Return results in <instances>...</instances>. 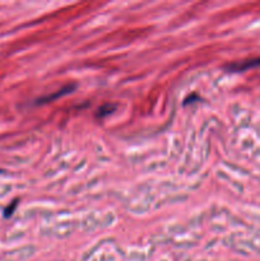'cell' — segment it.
<instances>
[{"label":"cell","mask_w":260,"mask_h":261,"mask_svg":"<svg viewBox=\"0 0 260 261\" xmlns=\"http://www.w3.org/2000/svg\"><path fill=\"white\" fill-rule=\"evenodd\" d=\"M260 66V56L259 58H254V59H249V60H244V61H239V63L231 64V65L227 66L229 71H244L247 70V69H252V68H257Z\"/></svg>","instance_id":"1"},{"label":"cell","mask_w":260,"mask_h":261,"mask_svg":"<svg viewBox=\"0 0 260 261\" xmlns=\"http://www.w3.org/2000/svg\"><path fill=\"white\" fill-rule=\"evenodd\" d=\"M71 88H73V87H70V86L65 87V88L61 89L60 93L53 94V96H47V97H45V98L40 99V101H41V102H48V101H51V99H54V98H58V97H60V96H63V94H66V93H68V92H70Z\"/></svg>","instance_id":"3"},{"label":"cell","mask_w":260,"mask_h":261,"mask_svg":"<svg viewBox=\"0 0 260 261\" xmlns=\"http://www.w3.org/2000/svg\"><path fill=\"white\" fill-rule=\"evenodd\" d=\"M0 172H2V171H0Z\"/></svg>","instance_id":"5"},{"label":"cell","mask_w":260,"mask_h":261,"mask_svg":"<svg viewBox=\"0 0 260 261\" xmlns=\"http://www.w3.org/2000/svg\"><path fill=\"white\" fill-rule=\"evenodd\" d=\"M15 206H17V200L13 201V203L10 204V205L8 206L7 209H5V211H4V216L5 217H10V216H12L13 212H14V209H15Z\"/></svg>","instance_id":"4"},{"label":"cell","mask_w":260,"mask_h":261,"mask_svg":"<svg viewBox=\"0 0 260 261\" xmlns=\"http://www.w3.org/2000/svg\"><path fill=\"white\" fill-rule=\"evenodd\" d=\"M115 105H110V103H106V105H103V106H101L99 107V110H98V116L99 117H103V116H106V115H109V114H111V111H114V109H115Z\"/></svg>","instance_id":"2"}]
</instances>
